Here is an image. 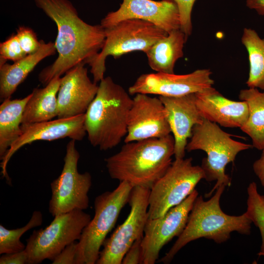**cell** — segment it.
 I'll list each match as a JSON object with an SVG mask.
<instances>
[{"mask_svg":"<svg viewBox=\"0 0 264 264\" xmlns=\"http://www.w3.org/2000/svg\"><path fill=\"white\" fill-rule=\"evenodd\" d=\"M0 264H27V255L25 250L1 254Z\"/></svg>","mask_w":264,"mask_h":264,"instance_id":"d6a6232c","label":"cell"},{"mask_svg":"<svg viewBox=\"0 0 264 264\" xmlns=\"http://www.w3.org/2000/svg\"><path fill=\"white\" fill-rule=\"evenodd\" d=\"M106 38L101 51L88 64L95 83L104 78L106 59L141 51L146 53L159 40L168 34L154 24L140 19H127L105 29Z\"/></svg>","mask_w":264,"mask_h":264,"instance_id":"52a82bcc","label":"cell"},{"mask_svg":"<svg viewBox=\"0 0 264 264\" xmlns=\"http://www.w3.org/2000/svg\"><path fill=\"white\" fill-rule=\"evenodd\" d=\"M225 187L219 186L207 201L201 196L197 197L183 231L159 262L170 263L182 247L198 239L204 238L221 243L229 239L232 232L250 234L252 222L246 212L240 216H230L221 210L220 201Z\"/></svg>","mask_w":264,"mask_h":264,"instance_id":"277c9868","label":"cell"},{"mask_svg":"<svg viewBox=\"0 0 264 264\" xmlns=\"http://www.w3.org/2000/svg\"><path fill=\"white\" fill-rule=\"evenodd\" d=\"M187 40L184 33L178 29L157 41L145 53L150 67L157 72L174 73L175 64L183 56Z\"/></svg>","mask_w":264,"mask_h":264,"instance_id":"7402d4cb","label":"cell"},{"mask_svg":"<svg viewBox=\"0 0 264 264\" xmlns=\"http://www.w3.org/2000/svg\"><path fill=\"white\" fill-rule=\"evenodd\" d=\"M165 109L175 141V159L185 156L188 139L194 126L204 119L196 104V93L179 97L159 96Z\"/></svg>","mask_w":264,"mask_h":264,"instance_id":"ac0fdd59","label":"cell"},{"mask_svg":"<svg viewBox=\"0 0 264 264\" xmlns=\"http://www.w3.org/2000/svg\"><path fill=\"white\" fill-rule=\"evenodd\" d=\"M150 189L133 187L129 203L130 213L103 244L96 264H122L123 258L132 243L143 238L148 219Z\"/></svg>","mask_w":264,"mask_h":264,"instance_id":"8fae6325","label":"cell"},{"mask_svg":"<svg viewBox=\"0 0 264 264\" xmlns=\"http://www.w3.org/2000/svg\"><path fill=\"white\" fill-rule=\"evenodd\" d=\"M174 145L171 134L125 143L118 152L105 159L108 173L120 182L151 189L171 165Z\"/></svg>","mask_w":264,"mask_h":264,"instance_id":"7a4b0ae2","label":"cell"},{"mask_svg":"<svg viewBox=\"0 0 264 264\" xmlns=\"http://www.w3.org/2000/svg\"><path fill=\"white\" fill-rule=\"evenodd\" d=\"M253 169L262 185L264 187V148L260 157L254 162Z\"/></svg>","mask_w":264,"mask_h":264,"instance_id":"836d02e7","label":"cell"},{"mask_svg":"<svg viewBox=\"0 0 264 264\" xmlns=\"http://www.w3.org/2000/svg\"><path fill=\"white\" fill-rule=\"evenodd\" d=\"M27 55L23 50L16 34H13L0 44V65L7 60L17 61Z\"/></svg>","mask_w":264,"mask_h":264,"instance_id":"83f0119b","label":"cell"},{"mask_svg":"<svg viewBox=\"0 0 264 264\" xmlns=\"http://www.w3.org/2000/svg\"><path fill=\"white\" fill-rule=\"evenodd\" d=\"M85 65H77L61 78L57 94L58 118L85 114L96 95L98 86L90 80Z\"/></svg>","mask_w":264,"mask_h":264,"instance_id":"e0dca14e","label":"cell"},{"mask_svg":"<svg viewBox=\"0 0 264 264\" xmlns=\"http://www.w3.org/2000/svg\"><path fill=\"white\" fill-rule=\"evenodd\" d=\"M176 3L178 8L180 30L184 33L186 39L191 34L192 23V11L196 0H172Z\"/></svg>","mask_w":264,"mask_h":264,"instance_id":"f546056e","label":"cell"},{"mask_svg":"<svg viewBox=\"0 0 264 264\" xmlns=\"http://www.w3.org/2000/svg\"><path fill=\"white\" fill-rule=\"evenodd\" d=\"M132 19L150 22L168 34L180 27L178 8L172 0H123L119 8L108 13L100 24L106 29Z\"/></svg>","mask_w":264,"mask_h":264,"instance_id":"5bb4252c","label":"cell"},{"mask_svg":"<svg viewBox=\"0 0 264 264\" xmlns=\"http://www.w3.org/2000/svg\"><path fill=\"white\" fill-rule=\"evenodd\" d=\"M239 99L245 101L248 107V116L240 128L251 139L253 147L262 150L264 148V90L248 88L240 91Z\"/></svg>","mask_w":264,"mask_h":264,"instance_id":"cb8c5ba5","label":"cell"},{"mask_svg":"<svg viewBox=\"0 0 264 264\" xmlns=\"http://www.w3.org/2000/svg\"><path fill=\"white\" fill-rule=\"evenodd\" d=\"M171 132L164 105L159 97L137 93L132 99L124 143L161 138Z\"/></svg>","mask_w":264,"mask_h":264,"instance_id":"9a60e30c","label":"cell"},{"mask_svg":"<svg viewBox=\"0 0 264 264\" xmlns=\"http://www.w3.org/2000/svg\"><path fill=\"white\" fill-rule=\"evenodd\" d=\"M198 196L195 189L181 203L159 217L148 219L142 240L143 264H154L162 247L183 231L194 201Z\"/></svg>","mask_w":264,"mask_h":264,"instance_id":"7c38bea8","label":"cell"},{"mask_svg":"<svg viewBox=\"0 0 264 264\" xmlns=\"http://www.w3.org/2000/svg\"><path fill=\"white\" fill-rule=\"evenodd\" d=\"M42 223V213L39 211H35L28 223L22 227L8 229L0 224V254L24 250L26 245L21 241V237L26 232L41 225Z\"/></svg>","mask_w":264,"mask_h":264,"instance_id":"484cf974","label":"cell"},{"mask_svg":"<svg viewBox=\"0 0 264 264\" xmlns=\"http://www.w3.org/2000/svg\"><path fill=\"white\" fill-rule=\"evenodd\" d=\"M129 94L110 76L100 82L96 95L85 114L86 131L93 146L106 151L125 138L132 103Z\"/></svg>","mask_w":264,"mask_h":264,"instance_id":"3957f363","label":"cell"},{"mask_svg":"<svg viewBox=\"0 0 264 264\" xmlns=\"http://www.w3.org/2000/svg\"><path fill=\"white\" fill-rule=\"evenodd\" d=\"M246 5L260 15L264 16V0H246Z\"/></svg>","mask_w":264,"mask_h":264,"instance_id":"e575fe53","label":"cell"},{"mask_svg":"<svg viewBox=\"0 0 264 264\" xmlns=\"http://www.w3.org/2000/svg\"><path fill=\"white\" fill-rule=\"evenodd\" d=\"M85 114L54 120L22 124L21 135L13 143L1 160L0 167L3 176L10 181L6 171L7 163L12 155L26 144L38 140L53 141L66 137L75 141L82 140L87 134Z\"/></svg>","mask_w":264,"mask_h":264,"instance_id":"2e32d148","label":"cell"},{"mask_svg":"<svg viewBox=\"0 0 264 264\" xmlns=\"http://www.w3.org/2000/svg\"><path fill=\"white\" fill-rule=\"evenodd\" d=\"M241 41L247 51L249 64L246 84L249 88L264 90V38L254 29L244 28Z\"/></svg>","mask_w":264,"mask_h":264,"instance_id":"d4e9b609","label":"cell"},{"mask_svg":"<svg viewBox=\"0 0 264 264\" xmlns=\"http://www.w3.org/2000/svg\"><path fill=\"white\" fill-rule=\"evenodd\" d=\"M34 0L57 27L55 44L58 56L39 74V81L46 85L79 64L88 65L103 47L105 29L101 24L84 22L69 0Z\"/></svg>","mask_w":264,"mask_h":264,"instance_id":"6da1fadb","label":"cell"},{"mask_svg":"<svg viewBox=\"0 0 264 264\" xmlns=\"http://www.w3.org/2000/svg\"><path fill=\"white\" fill-rule=\"evenodd\" d=\"M45 228L35 230L26 240L27 264H39L54 259L72 242L78 241L91 220L89 214L76 209L54 217Z\"/></svg>","mask_w":264,"mask_h":264,"instance_id":"ba28073f","label":"cell"},{"mask_svg":"<svg viewBox=\"0 0 264 264\" xmlns=\"http://www.w3.org/2000/svg\"><path fill=\"white\" fill-rule=\"evenodd\" d=\"M232 135L220 128L219 125L204 119L195 125L186 151L202 150L207 157L202 160L200 166L208 181L216 180V183L207 195L209 197L219 186H229L231 179L225 173V167L233 162L241 152L253 148L251 144L234 140Z\"/></svg>","mask_w":264,"mask_h":264,"instance_id":"5b68a950","label":"cell"},{"mask_svg":"<svg viewBox=\"0 0 264 264\" xmlns=\"http://www.w3.org/2000/svg\"><path fill=\"white\" fill-rule=\"evenodd\" d=\"M16 35L23 50L27 55L35 53L40 48L41 41H39L36 33L30 27L20 26Z\"/></svg>","mask_w":264,"mask_h":264,"instance_id":"f1b7e54d","label":"cell"},{"mask_svg":"<svg viewBox=\"0 0 264 264\" xmlns=\"http://www.w3.org/2000/svg\"><path fill=\"white\" fill-rule=\"evenodd\" d=\"M209 69H198L186 74L146 73L139 76L128 89L131 95L137 93L179 97L204 91L213 87L214 80Z\"/></svg>","mask_w":264,"mask_h":264,"instance_id":"4fadbf2b","label":"cell"},{"mask_svg":"<svg viewBox=\"0 0 264 264\" xmlns=\"http://www.w3.org/2000/svg\"><path fill=\"white\" fill-rule=\"evenodd\" d=\"M197 107L202 117L221 126L241 128L248 116V107L244 101L229 99L213 87L196 93Z\"/></svg>","mask_w":264,"mask_h":264,"instance_id":"d6986e66","label":"cell"},{"mask_svg":"<svg viewBox=\"0 0 264 264\" xmlns=\"http://www.w3.org/2000/svg\"><path fill=\"white\" fill-rule=\"evenodd\" d=\"M60 81V77H56L45 87L33 90L23 111L22 124L44 122L58 117L57 94Z\"/></svg>","mask_w":264,"mask_h":264,"instance_id":"44dd1931","label":"cell"},{"mask_svg":"<svg viewBox=\"0 0 264 264\" xmlns=\"http://www.w3.org/2000/svg\"><path fill=\"white\" fill-rule=\"evenodd\" d=\"M133 187L120 181L111 191H106L94 200V215L84 228L78 241L75 264H95L107 236L114 226L120 213L129 202Z\"/></svg>","mask_w":264,"mask_h":264,"instance_id":"8992f818","label":"cell"},{"mask_svg":"<svg viewBox=\"0 0 264 264\" xmlns=\"http://www.w3.org/2000/svg\"><path fill=\"white\" fill-rule=\"evenodd\" d=\"M78 241L66 246L52 261L53 264H75Z\"/></svg>","mask_w":264,"mask_h":264,"instance_id":"1f68e13d","label":"cell"},{"mask_svg":"<svg viewBox=\"0 0 264 264\" xmlns=\"http://www.w3.org/2000/svg\"><path fill=\"white\" fill-rule=\"evenodd\" d=\"M75 141L71 139L67 143L62 172L50 184L48 210L53 217L76 209L84 210L89 206L88 193L92 185L91 176L88 172H78L80 155Z\"/></svg>","mask_w":264,"mask_h":264,"instance_id":"30bf717a","label":"cell"},{"mask_svg":"<svg viewBox=\"0 0 264 264\" xmlns=\"http://www.w3.org/2000/svg\"><path fill=\"white\" fill-rule=\"evenodd\" d=\"M192 158L175 159L164 174L150 189L148 219L165 214L170 209L181 203L205 179L201 166L193 165Z\"/></svg>","mask_w":264,"mask_h":264,"instance_id":"9c48e42d","label":"cell"},{"mask_svg":"<svg viewBox=\"0 0 264 264\" xmlns=\"http://www.w3.org/2000/svg\"><path fill=\"white\" fill-rule=\"evenodd\" d=\"M31 93L22 99L3 100L0 106V159L22 134L21 125L25 107Z\"/></svg>","mask_w":264,"mask_h":264,"instance_id":"603a6c76","label":"cell"},{"mask_svg":"<svg viewBox=\"0 0 264 264\" xmlns=\"http://www.w3.org/2000/svg\"><path fill=\"white\" fill-rule=\"evenodd\" d=\"M55 43L41 40V45L35 53L27 55L14 62L0 65V98H10L18 87L26 78L36 66L44 58L55 54Z\"/></svg>","mask_w":264,"mask_h":264,"instance_id":"ffe728a7","label":"cell"},{"mask_svg":"<svg viewBox=\"0 0 264 264\" xmlns=\"http://www.w3.org/2000/svg\"><path fill=\"white\" fill-rule=\"evenodd\" d=\"M142 238L136 240L124 255L122 264H139L143 263Z\"/></svg>","mask_w":264,"mask_h":264,"instance_id":"4dcf8cb0","label":"cell"},{"mask_svg":"<svg viewBox=\"0 0 264 264\" xmlns=\"http://www.w3.org/2000/svg\"><path fill=\"white\" fill-rule=\"evenodd\" d=\"M248 198L247 210L248 216L259 229L262 237L261 249L258 253L264 256V196L258 191L255 182H251L247 189Z\"/></svg>","mask_w":264,"mask_h":264,"instance_id":"4316f807","label":"cell"}]
</instances>
